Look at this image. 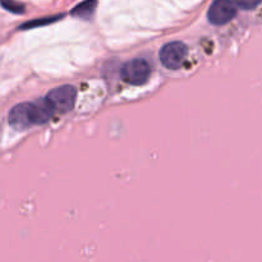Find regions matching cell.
Returning <instances> with one entry per match:
<instances>
[{
	"label": "cell",
	"mask_w": 262,
	"mask_h": 262,
	"mask_svg": "<svg viewBox=\"0 0 262 262\" xmlns=\"http://www.w3.org/2000/svg\"><path fill=\"white\" fill-rule=\"evenodd\" d=\"M151 73H152V68H151L150 63L142 58L128 60L127 63L123 64L122 71H120L122 78L127 83L133 84V86L145 84L150 79Z\"/></svg>",
	"instance_id": "cell-1"
},
{
	"label": "cell",
	"mask_w": 262,
	"mask_h": 262,
	"mask_svg": "<svg viewBox=\"0 0 262 262\" xmlns=\"http://www.w3.org/2000/svg\"><path fill=\"white\" fill-rule=\"evenodd\" d=\"M45 97L54 107L55 113L67 114L73 110L77 99V90L71 84H64V86H59L49 91Z\"/></svg>",
	"instance_id": "cell-2"
},
{
	"label": "cell",
	"mask_w": 262,
	"mask_h": 262,
	"mask_svg": "<svg viewBox=\"0 0 262 262\" xmlns=\"http://www.w3.org/2000/svg\"><path fill=\"white\" fill-rule=\"evenodd\" d=\"M188 55V48L181 41H170L161 48L159 58L166 69L177 71L182 68Z\"/></svg>",
	"instance_id": "cell-3"
},
{
	"label": "cell",
	"mask_w": 262,
	"mask_h": 262,
	"mask_svg": "<svg viewBox=\"0 0 262 262\" xmlns=\"http://www.w3.org/2000/svg\"><path fill=\"white\" fill-rule=\"evenodd\" d=\"M237 4L228 0H217L210 5L207 19L214 26H223L230 22L237 15Z\"/></svg>",
	"instance_id": "cell-4"
},
{
	"label": "cell",
	"mask_w": 262,
	"mask_h": 262,
	"mask_svg": "<svg viewBox=\"0 0 262 262\" xmlns=\"http://www.w3.org/2000/svg\"><path fill=\"white\" fill-rule=\"evenodd\" d=\"M28 112H30V120L32 127L33 125L46 124L55 114V110H54V107L51 106V104L48 101L46 97L30 102Z\"/></svg>",
	"instance_id": "cell-5"
},
{
	"label": "cell",
	"mask_w": 262,
	"mask_h": 262,
	"mask_svg": "<svg viewBox=\"0 0 262 262\" xmlns=\"http://www.w3.org/2000/svg\"><path fill=\"white\" fill-rule=\"evenodd\" d=\"M30 102H20L9 112V124L15 130H26L32 127L30 120Z\"/></svg>",
	"instance_id": "cell-6"
},
{
	"label": "cell",
	"mask_w": 262,
	"mask_h": 262,
	"mask_svg": "<svg viewBox=\"0 0 262 262\" xmlns=\"http://www.w3.org/2000/svg\"><path fill=\"white\" fill-rule=\"evenodd\" d=\"M96 5V2L81 3V4H78L76 8H73V9L71 10V14L78 18H90L94 14Z\"/></svg>",
	"instance_id": "cell-7"
},
{
	"label": "cell",
	"mask_w": 262,
	"mask_h": 262,
	"mask_svg": "<svg viewBox=\"0 0 262 262\" xmlns=\"http://www.w3.org/2000/svg\"><path fill=\"white\" fill-rule=\"evenodd\" d=\"M2 7L4 8V9L9 10V12L12 13H15V14H20V13L25 12V7H23L22 4H19V3H2Z\"/></svg>",
	"instance_id": "cell-8"
},
{
	"label": "cell",
	"mask_w": 262,
	"mask_h": 262,
	"mask_svg": "<svg viewBox=\"0 0 262 262\" xmlns=\"http://www.w3.org/2000/svg\"><path fill=\"white\" fill-rule=\"evenodd\" d=\"M237 4L238 8H242V9H246V10H250V9H253V8L257 7L260 3L258 2H253V3H245V2H238L235 3Z\"/></svg>",
	"instance_id": "cell-9"
}]
</instances>
